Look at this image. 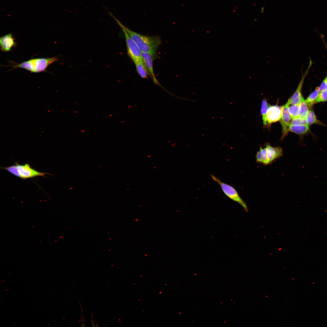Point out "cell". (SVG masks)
I'll return each mask as SVG.
<instances>
[{"label":"cell","mask_w":327,"mask_h":327,"mask_svg":"<svg viewBox=\"0 0 327 327\" xmlns=\"http://www.w3.org/2000/svg\"><path fill=\"white\" fill-rule=\"evenodd\" d=\"M110 14L120 27L125 30L135 42L142 53L157 54V49L161 42L160 36L156 35L147 36L132 31L124 26L112 13H110Z\"/></svg>","instance_id":"6da1fadb"},{"label":"cell","mask_w":327,"mask_h":327,"mask_svg":"<svg viewBox=\"0 0 327 327\" xmlns=\"http://www.w3.org/2000/svg\"><path fill=\"white\" fill-rule=\"evenodd\" d=\"M58 58L56 56L49 58H32L20 63H15L11 65V69L22 68L30 71L31 73H38L46 71L48 67Z\"/></svg>","instance_id":"7a4b0ae2"},{"label":"cell","mask_w":327,"mask_h":327,"mask_svg":"<svg viewBox=\"0 0 327 327\" xmlns=\"http://www.w3.org/2000/svg\"><path fill=\"white\" fill-rule=\"evenodd\" d=\"M213 180L220 187L225 194L230 199L239 203L246 211L248 207L246 203L241 198L236 189L233 186L223 182L213 175H211Z\"/></svg>","instance_id":"3957f363"},{"label":"cell","mask_w":327,"mask_h":327,"mask_svg":"<svg viewBox=\"0 0 327 327\" xmlns=\"http://www.w3.org/2000/svg\"><path fill=\"white\" fill-rule=\"evenodd\" d=\"M124 35L127 53L131 59L134 61L142 59V52L134 41L131 38L125 30L121 28Z\"/></svg>","instance_id":"277c9868"},{"label":"cell","mask_w":327,"mask_h":327,"mask_svg":"<svg viewBox=\"0 0 327 327\" xmlns=\"http://www.w3.org/2000/svg\"><path fill=\"white\" fill-rule=\"evenodd\" d=\"M19 177L22 180H25L38 176L45 177V175L49 173L41 172L32 168L28 164L21 165L16 162Z\"/></svg>","instance_id":"5b68a950"},{"label":"cell","mask_w":327,"mask_h":327,"mask_svg":"<svg viewBox=\"0 0 327 327\" xmlns=\"http://www.w3.org/2000/svg\"><path fill=\"white\" fill-rule=\"evenodd\" d=\"M289 103L288 100L284 105L281 106L282 115L280 121L282 128L281 139H283L289 132V126L291 117L289 111Z\"/></svg>","instance_id":"8992f818"},{"label":"cell","mask_w":327,"mask_h":327,"mask_svg":"<svg viewBox=\"0 0 327 327\" xmlns=\"http://www.w3.org/2000/svg\"><path fill=\"white\" fill-rule=\"evenodd\" d=\"M142 60L148 71L149 76L155 84H160L156 77L153 69V61L157 56V54L142 52Z\"/></svg>","instance_id":"52a82bcc"},{"label":"cell","mask_w":327,"mask_h":327,"mask_svg":"<svg viewBox=\"0 0 327 327\" xmlns=\"http://www.w3.org/2000/svg\"><path fill=\"white\" fill-rule=\"evenodd\" d=\"M282 108L278 105L269 106L266 113L267 125L279 121L282 115Z\"/></svg>","instance_id":"ba28073f"},{"label":"cell","mask_w":327,"mask_h":327,"mask_svg":"<svg viewBox=\"0 0 327 327\" xmlns=\"http://www.w3.org/2000/svg\"><path fill=\"white\" fill-rule=\"evenodd\" d=\"M16 46L17 43L11 33L2 36L0 38V49L3 52H10L12 48L15 47Z\"/></svg>","instance_id":"9c48e42d"},{"label":"cell","mask_w":327,"mask_h":327,"mask_svg":"<svg viewBox=\"0 0 327 327\" xmlns=\"http://www.w3.org/2000/svg\"><path fill=\"white\" fill-rule=\"evenodd\" d=\"M265 147L266 156L270 164L282 155L283 150L281 147H273L268 144L266 145Z\"/></svg>","instance_id":"30bf717a"},{"label":"cell","mask_w":327,"mask_h":327,"mask_svg":"<svg viewBox=\"0 0 327 327\" xmlns=\"http://www.w3.org/2000/svg\"><path fill=\"white\" fill-rule=\"evenodd\" d=\"M133 62L139 75L143 78H147L149 75L142 59L135 60Z\"/></svg>","instance_id":"8fae6325"},{"label":"cell","mask_w":327,"mask_h":327,"mask_svg":"<svg viewBox=\"0 0 327 327\" xmlns=\"http://www.w3.org/2000/svg\"><path fill=\"white\" fill-rule=\"evenodd\" d=\"M309 130V125L308 124L293 125L289 124V131L298 134H303L307 133Z\"/></svg>","instance_id":"7c38bea8"},{"label":"cell","mask_w":327,"mask_h":327,"mask_svg":"<svg viewBox=\"0 0 327 327\" xmlns=\"http://www.w3.org/2000/svg\"><path fill=\"white\" fill-rule=\"evenodd\" d=\"M256 161L257 163H261L264 165L270 164V163L266 156L265 147L263 148L261 147L256 155Z\"/></svg>","instance_id":"4fadbf2b"},{"label":"cell","mask_w":327,"mask_h":327,"mask_svg":"<svg viewBox=\"0 0 327 327\" xmlns=\"http://www.w3.org/2000/svg\"><path fill=\"white\" fill-rule=\"evenodd\" d=\"M309 111L308 106L302 96L299 103V112L298 117L306 118Z\"/></svg>","instance_id":"5bb4252c"},{"label":"cell","mask_w":327,"mask_h":327,"mask_svg":"<svg viewBox=\"0 0 327 327\" xmlns=\"http://www.w3.org/2000/svg\"><path fill=\"white\" fill-rule=\"evenodd\" d=\"M319 93L318 87H317L315 90L305 100L308 106L310 107L315 103Z\"/></svg>","instance_id":"9a60e30c"},{"label":"cell","mask_w":327,"mask_h":327,"mask_svg":"<svg viewBox=\"0 0 327 327\" xmlns=\"http://www.w3.org/2000/svg\"><path fill=\"white\" fill-rule=\"evenodd\" d=\"M269 107V105L266 99L264 98L262 101L260 111L262 116L263 124L264 126L267 125L266 115Z\"/></svg>","instance_id":"2e32d148"},{"label":"cell","mask_w":327,"mask_h":327,"mask_svg":"<svg viewBox=\"0 0 327 327\" xmlns=\"http://www.w3.org/2000/svg\"><path fill=\"white\" fill-rule=\"evenodd\" d=\"M306 119L307 124L309 126L313 124H322V123L317 119L315 114L312 111H309Z\"/></svg>","instance_id":"e0dca14e"},{"label":"cell","mask_w":327,"mask_h":327,"mask_svg":"<svg viewBox=\"0 0 327 327\" xmlns=\"http://www.w3.org/2000/svg\"><path fill=\"white\" fill-rule=\"evenodd\" d=\"M289 110L291 118L298 117L299 112V104L289 106Z\"/></svg>","instance_id":"ac0fdd59"},{"label":"cell","mask_w":327,"mask_h":327,"mask_svg":"<svg viewBox=\"0 0 327 327\" xmlns=\"http://www.w3.org/2000/svg\"><path fill=\"white\" fill-rule=\"evenodd\" d=\"M306 118L299 117L292 118L289 124L293 125H299L307 124Z\"/></svg>","instance_id":"d6986e66"},{"label":"cell","mask_w":327,"mask_h":327,"mask_svg":"<svg viewBox=\"0 0 327 327\" xmlns=\"http://www.w3.org/2000/svg\"><path fill=\"white\" fill-rule=\"evenodd\" d=\"M1 168L7 170L13 175L19 177V175L16 164L7 167H2Z\"/></svg>","instance_id":"ffe728a7"},{"label":"cell","mask_w":327,"mask_h":327,"mask_svg":"<svg viewBox=\"0 0 327 327\" xmlns=\"http://www.w3.org/2000/svg\"><path fill=\"white\" fill-rule=\"evenodd\" d=\"M318 88L320 92L327 89V76L323 81L320 86L318 87Z\"/></svg>","instance_id":"44dd1931"},{"label":"cell","mask_w":327,"mask_h":327,"mask_svg":"<svg viewBox=\"0 0 327 327\" xmlns=\"http://www.w3.org/2000/svg\"><path fill=\"white\" fill-rule=\"evenodd\" d=\"M264 10V7H263L261 8V12L262 13L263 12Z\"/></svg>","instance_id":"7402d4cb"},{"label":"cell","mask_w":327,"mask_h":327,"mask_svg":"<svg viewBox=\"0 0 327 327\" xmlns=\"http://www.w3.org/2000/svg\"><path fill=\"white\" fill-rule=\"evenodd\" d=\"M325 47H326V49H327V46H326V45H325Z\"/></svg>","instance_id":"603a6c76"},{"label":"cell","mask_w":327,"mask_h":327,"mask_svg":"<svg viewBox=\"0 0 327 327\" xmlns=\"http://www.w3.org/2000/svg\"><path fill=\"white\" fill-rule=\"evenodd\" d=\"M326 91H327V89H326Z\"/></svg>","instance_id":"cb8c5ba5"},{"label":"cell","mask_w":327,"mask_h":327,"mask_svg":"<svg viewBox=\"0 0 327 327\" xmlns=\"http://www.w3.org/2000/svg\"><path fill=\"white\" fill-rule=\"evenodd\" d=\"M326 211V212H327V211Z\"/></svg>","instance_id":"d4e9b609"}]
</instances>
